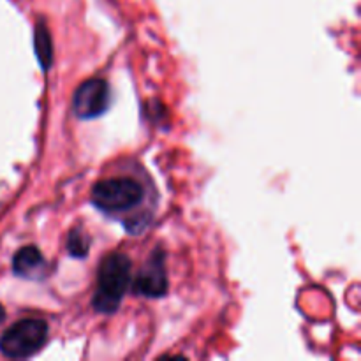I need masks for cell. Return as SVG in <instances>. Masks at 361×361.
I'll return each instance as SVG.
<instances>
[{"label":"cell","instance_id":"1","mask_svg":"<svg viewBox=\"0 0 361 361\" xmlns=\"http://www.w3.org/2000/svg\"><path fill=\"white\" fill-rule=\"evenodd\" d=\"M90 201L106 217L118 221L130 235H141L155 217L159 190L137 161L123 157L102 169L92 185Z\"/></svg>","mask_w":361,"mask_h":361},{"label":"cell","instance_id":"2","mask_svg":"<svg viewBox=\"0 0 361 361\" xmlns=\"http://www.w3.org/2000/svg\"><path fill=\"white\" fill-rule=\"evenodd\" d=\"M130 259L122 252H111L102 259L97 274V289L92 303L101 314H111L118 309L130 286Z\"/></svg>","mask_w":361,"mask_h":361},{"label":"cell","instance_id":"3","mask_svg":"<svg viewBox=\"0 0 361 361\" xmlns=\"http://www.w3.org/2000/svg\"><path fill=\"white\" fill-rule=\"evenodd\" d=\"M49 338V326L44 319H20L0 338V353L7 358H30L41 351Z\"/></svg>","mask_w":361,"mask_h":361},{"label":"cell","instance_id":"4","mask_svg":"<svg viewBox=\"0 0 361 361\" xmlns=\"http://www.w3.org/2000/svg\"><path fill=\"white\" fill-rule=\"evenodd\" d=\"M109 108V85L101 78H92L76 88L73 97L74 115L81 120H92L104 115Z\"/></svg>","mask_w":361,"mask_h":361},{"label":"cell","instance_id":"5","mask_svg":"<svg viewBox=\"0 0 361 361\" xmlns=\"http://www.w3.org/2000/svg\"><path fill=\"white\" fill-rule=\"evenodd\" d=\"M134 291L147 298H161L168 293V274H166V254L155 249L148 256L147 263L134 281Z\"/></svg>","mask_w":361,"mask_h":361},{"label":"cell","instance_id":"6","mask_svg":"<svg viewBox=\"0 0 361 361\" xmlns=\"http://www.w3.org/2000/svg\"><path fill=\"white\" fill-rule=\"evenodd\" d=\"M13 271L18 277L27 279V281H37V279H44V275L48 274V263L37 247L28 245L14 254Z\"/></svg>","mask_w":361,"mask_h":361},{"label":"cell","instance_id":"7","mask_svg":"<svg viewBox=\"0 0 361 361\" xmlns=\"http://www.w3.org/2000/svg\"><path fill=\"white\" fill-rule=\"evenodd\" d=\"M35 55H37L42 69H49L53 62V46L48 30L42 23L35 27Z\"/></svg>","mask_w":361,"mask_h":361},{"label":"cell","instance_id":"8","mask_svg":"<svg viewBox=\"0 0 361 361\" xmlns=\"http://www.w3.org/2000/svg\"><path fill=\"white\" fill-rule=\"evenodd\" d=\"M88 250H90V236L81 228H74L67 236V252L73 257L83 259L87 257Z\"/></svg>","mask_w":361,"mask_h":361},{"label":"cell","instance_id":"9","mask_svg":"<svg viewBox=\"0 0 361 361\" xmlns=\"http://www.w3.org/2000/svg\"><path fill=\"white\" fill-rule=\"evenodd\" d=\"M4 319H6V310H4V307L0 305V323H2Z\"/></svg>","mask_w":361,"mask_h":361}]
</instances>
